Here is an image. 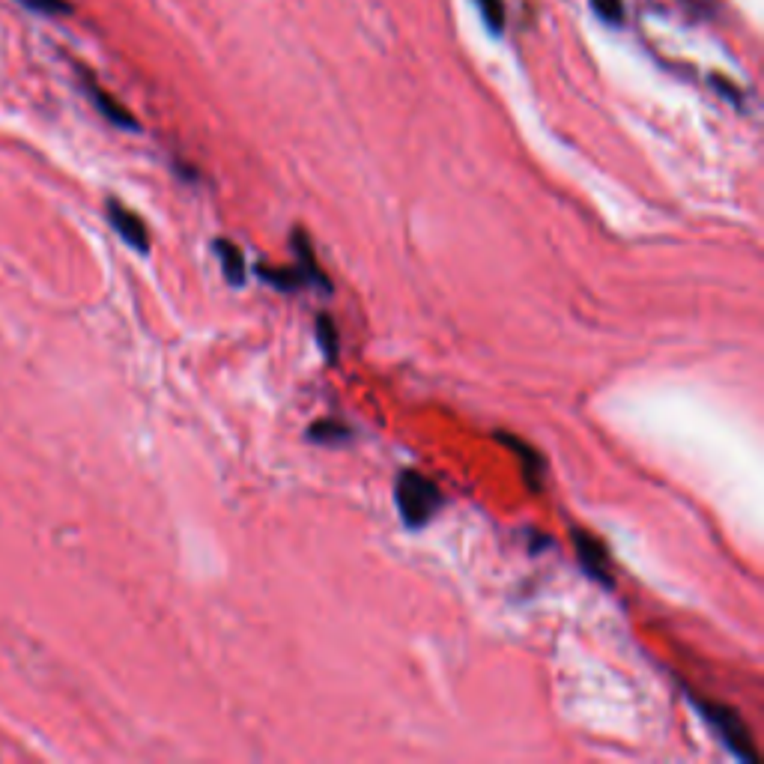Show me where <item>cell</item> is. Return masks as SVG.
Returning a JSON list of instances; mask_svg holds the SVG:
<instances>
[{"mask_svg":"<svg viewBox=\"0 0 764 764\" xmlns=\"http://www.w3.org/2000/svg\"><path fill=\"white\" fill-rule=\"evenodd\" d=\"M394 505H397L400 520L409 529H421L442 508V493H439L436 481L424 478L415 469H406L394 481Z\"/></svg>","mask_w":764,"mask_h":764,"instance_id":"1","label":"cell"},{"mask_svg":"<svg viewBox=\"0 0 764 764\" xmlns=\"http://www.w3.org/2000/svg\"><path fill=\"white\" fill-rule=\"evenodd\" d=\"M690 699L696 702L699 714H702L705 723L720 735V741L729 747L732 756H738V759H744V762H759V753H756V747H753V735H750V729H747V723L741 720L738 711L726 708L723 702L699 699V696H693V693H690Z\"/></svg>","mask_w":764,"mask_h":764,"instance_id":"2","label":"cell"},{"mask_svg":"<svg viewBox=\"0 0 764 764\" xmlns=\"http://www.w3.org/2000/svg\"><path fill=\"white\" fill-rule=\"evenodd\" d=\"M571 538L573 550H576V559H579V568L588 573L594 582L612 588V585H615V576H612V559H609L606 544H603L597 535L585 532V529H573Z\"/></svg>","mask_w":764,"mask_h":764,"instance_id":"3","label":"cell"},{"mask_svg":"<svg viewBox=\"0 0 764 764\" xmlns=\"http://www.w3.org/2000/svg\"><path fill=\"white\" fill-rule=\"evenodd\" d=\"M496 439L517 457L520 469H523V481L538 493L544 487V475H547V460L538 454V448H532L529 442H523L520 436H511L508 430H499Z\"/></svg>","mask_w":764,"mask_h":764,"instance_id":"4","label":"cell"},{"mask_svg":"<svg viewBox=\"0 0 764 764\" xmlns=\"http://www.w3.org/2000/svg\"><path fill=\"white\" fill-rule=\"evenodd\" d=\"M108 221L111 227L135 248V251H150V230L141 221V215H135L129 206H123L120 200H108Z\"/></svg>","mask_w":764,"mask_h":764,"instance_id":"5","label":"cell"},{"mask_svg":"<svg viewBox=\"0 0 764 764\" xmlns=\"http://www.w3.org/2000/svg\"><path fill=\"white\" fill-rule=\"evenodd\" d=\"M293 254H296V266H299V272L305 275L308 287H320L323 293H329V290H332V281H329V275L323 272V266L317 263V254H314V245H311L308 233L299 230V227L293 230Z\"/></svg>","mask_w":764,"mask_h":764,"instance_id":"6","label":"cell"},{"mask_svg":"<svg viewBox=\"0 0 764 764\" xmlns=\"http://www.w3.org/2000/svg\"><path fill=\"white\" fill-rule=\"evenodd\" d=\"M84 90H87V96H90V102L99 108V114L108 120V123H114V126H120V129H138V123H135V117L114 99V96H108L90 75H84Z\"/></svg>","mask_w":764,"mask_h":764,"instance_id":"7","label":"cell"},{"mask_svg":"<svg viewBox=\"0 0 764 764\" xmlns=\"http://www.w3.org/2000/svg\"><path fill=\"white\" fill-rule=\"evenodd\" d=\"M215 254H218V260H221V272H224V278L230 281V284H242L245 281V257H242V251H239V245H233L230 239H215Z\"/></svg>","mask_w":764,"mask_h":764,"instance_id":"8","label":"cell"},{"mask_svg":"<svg viewBox=\"0 0 764 764\" xmlns=\"http://www.w3.org/2000/svg\"><path fill=\"white\" fill-rule=\"evenodd\" d=\"M257 275H260L263 281H269L275 290H284V293H293V290L308 287V281H305V275L299 272V266H266V263H260V266H257Z\"/></svg>","mask_w":764,"mask_h":764,"instance_id":"9","label":"cell"},{"mask_svg":"<svg viewBox=\"0 0 764 764\" xmlns=\"http://www.w3.org/2000/svg\"><path fill=\"white\" fill-rule=\"evenodd\" d=\"M308 439L317 442V445H344L353 439V430L344 424V421H335V418H320L308 427Z\"/></svg>","mask_w":764,"mask_h":764,"instance_id":"10","label":"cell"},{"mask_svg":"<svg viewBox=\"0 0 764 764\" xmlns=\"http://www.w3.org/2000/svg\"><path fill=\"white\" fill-rule=\"evenodd\" d=\"M314 332H317V344H320L323 356H326L329 362H338V356H341V335H338L335 320L326 317V314H320L317 323H314Z\"/></svg>","mask_w":764,"mask_h":764,"instance_id":"11","label":"cell"},{"mask_svg":"<svg viewBox=\"0 0 764 764\" xmlns=\"http://www.w3.org/2000/svg\"><path fill=\"white\" fill-rule=\"evenodd\" d=\"M478 6H481V12H484L487 27H490L493 33H499L502 24H505V3H502V0H478Z\"/></svg>","mask_w":764,"mask_h":764,"instance_id":"12","label":"cell"},{"mask_svg":"<svg viewBox=\"0 0 764 764\" xmlns=\"http://www.w3.org/2000/svg\"><path fill=\"white\" fill-rule=\"evenodd\" d=\"M21 3L33 12H39V15H66L69 12L66 0H21Z\"/></svg>","mask_w":764,"mask_h":764,"instance_id":"13","label":"cell"},{"mask_svg":"<svg viewBox=\"0 0 764 764\" xmlns=\"http://www.w3.org/2000/svg\"><path fill=\"white\" fill-rule=\"evenodd\" d=\"M591 6H594L606 21H621V15H624L621 0H591Z\"/></svg>","mask_w":764,"mask_h":764,"instance_id":"14","label":"cell"},{"mask_svg":"<svg viewBox=\"0 0 764 764\" xmlns=\"http://www.w3.org/2000/svg\"><path fill=\"white\" fill-rule=\"evenodd\" d=\"M529 541H532V553H541V550H550V538H544V535H538V532H529Z\"/></svg>","mask_w":764,"mask_h":764,"instance_id":"15","label":"cell"}]
</instances>
